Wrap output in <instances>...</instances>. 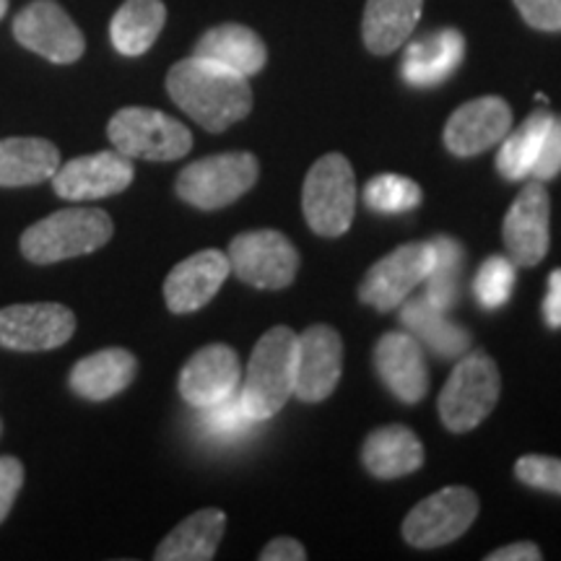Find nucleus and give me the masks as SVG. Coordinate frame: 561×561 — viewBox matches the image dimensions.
I'll return each instance as SVG.
<instances>
[{
    "instance_id": "f257e3e1",
    "label": "nucleus",
    "mask_w": 561,
    "mask_h": 561,
    "mask_svg": "<svg viewBox=\"0 0 561 561\" xmlns=\"http://www.w3.org/2000/svg\"><path fill=\"white\" fill-rule=\"evenodd\" d=\"M167 91L182 112L210 133L231 128L252 110V89L244 76L195 55L172 66Z\"/></svg>"
},
{
    "instance_id": "f03ea898",
    "label": "nucleus",
    "mask_w": 561,
    "mask_h": 561,
    "mask_svg": "<svg viewBox=\"0 0 561 561\" xmlns=\"http://www.w3.org/2000/svg\"><path fill=\"white\" fill-rule=\"evenodd\" d=\"M294 377H297V333L286 325L271 328L255 343L248 377L240 388L250 416L255 421L276 416L294 396Z\"/></svg>"
},
{
    "instance_id": "7ed1b4c3",
    "label": "nucleus",
    "mask_w": 561,
    "mask_h": 561,
    "mask_svg": "<svg viewBox=\"0 0 561 561\" xmlns=\"http://www.w3.org/2000/svg\"><path fill=\"white\" fill-rule=\"evenodd\" d=\"M112 219L100 208H66L21 234L19 248L30 263L50 265L89 255L112 240Z\"/></svg>"
},
{
    "instance_id": "20e7f679",
    "label": "nucleus",
    "mask_w": 561,
    "mask_h": 561,
    "mask_svg": "<svg viewBox=\"0 0 561 561\" xmlns=\"http://www.w3.org/2000/svg\"><path fill=\"white\" fill-rule=\"evenodd\" d=\"M500 390V369L489 354L471 351L468 356H460L439 392L437 409L442 424L455 434L476 430L494 411Z\"/></svg>"
},
{
    "instance_id": "39448f33",
    "label": "nucleus",
    "mask_w": 561,
    "mask_h": 561,
    "mask_svg": "<svg viewBox=\"0 0 561 561\" xmlns=\"http://www.w3.org/2000/svg\"><path fill=\"white\" fill-rule=\"evenodd\" d=\"M301 208L314 234L328 240L346 234L356 210V178L343 153H325L314 161L301 191Z\"/></svg>"
},
{
    "instance_id": "423d86ee",
    "label": "nucleus",
    "mask_w": 561,
    "mask_h": 561,
    "mask_svg": "<svg viewBox=\"0 0 561 561\" xmlns=\"http://www.w3.org/2000/svg\"><path fill=\"white\" fill-rule=\"evenodd\" d=\"M107 136L128 159L174 161L193 149V133L180 121L149 107H125L112 117Z\"/></svg>"
},
{
    "instance_id": "0eeeda50",
    "label": "nucleus",
    "mask_w": 561,
    "mask_h": 561,
    "mask_svg": "<svg viewBox=\"0 0 561 561\" xmlns=\"http://www.w3.org/2000/svg\"><path fill=\"white\" fill-rule=\"evenodd\" d=\"M261 167L248 151L216 153L187 164L178 178V195L201 210H216L240 201L257 182Z\"/></svg>"
},
{
    "instance_id": "6e6552de",
    "label": "nucleus",
    "mask_w": 561,
    "mask_h": 561,
    "mask_svg": "<svg viewBox=\"0 0 561 561\" xmlns=\"http://www.w3.org/2000/svg\"><path fill=\"white\" fill-rule=\"evenodd\" d=\"M227 257L234 276L255 289H284L299 271L297 248L289 237L273 229L244 231L234 237Z\"/></svg>"
},
{
    "instance_id": "1a4fd4ad",
    "label": "nucleus",
    "mask_w": 561,
    "mask_h": 561,
    "mask_svg": "<svg viewBox=\"0 0 561 561\" xmlns=\"http://www.w3.org/2000/svg\"><path fill=\"white\" fill-rule=\"evenodd\" d=\"M479 515V496L466 486H447L426 496L409 512L403 538L416 549H439L471 528Z\"/></svg>"
},
{
    "instance_id": "9d476101",
    "label": "nucleus",
    "mask_w": 561,
    "mask_h": 561,
    "mask_svg": "<svg viewBox=\"0 0 561 561\" xmlns=\"http://www.w3.org/2000/svg\"><path fill=\"white\" fill-rule=\"evenodd\" d=\"M432 268V244L409 242L377 261L364 276L359 299L380 312L398 310L409 294L421 286Z\"/></svg>"
},
{
    "instance_id": "9b49d317",
    "label": "nucleus",
    "mask_w": 561,
    "mask_h": 561,
    "mask_svg": "<svg viewBox=\"0 0 561 561\" xmlns=\"http://www.w3.org/2000/svg\"><path fill=\"white\" fill-rule=\"evenodd\" d=\"M551 198L541 180H530L512 203L502 224L504 248L510 261L533 268L549 255L551 248Z\"/></svg>"
},
{
    "instance_id": "f8f14e48",
    "label": "nucleus",
    "mask_w": 561,
    "mask_h": 561,
    "mask_svg": "<svg viewBox=\"0 0 561 561\" xmlns=\"http://www.w3.org/2000/svg\"><path fill=\"white\" fill-rule=\"evenodd\" d=\"M13 37L26 50L42 55V58L60 62H76L87 50V42L76 21L62 11L55 0H34L13 21Z\"/></svg>"
},
{
    "instance_id": "ddd939ff",
    "label": "nucleus",
    "mask_w": 561,
    "mask_h": 561,
    "mask_svg": "<svg viewBox=\"0 0 561 561\" xmlns=\"http://www.w3.org/2000/svg\"><path fill=\"white\" fill-rule=\"evenodd\" d=\"M76 333V314L55 301L11 305L0 310V346L11 351H50Z\"/></svg>"
},
{
    "instance_id": "4468645a",
    "label": "nucleus",
    "mask_w": 561,
    "mask_h": 561,
    "mask_svg": "<svg viewBox=\"0 0 561 561\" xmlns=\"http://www.w3.org/2000/svg\"><path fill=\"white\" fill-rule=\"evenodd\" d=\"M133 178V159L121 151H100L58 167L53 174V187L66 201H96L123 193L130 187Z\"/></svg>"
},
{
    "instance_id": "2eb2a0df",
    "label": "nucleus",
    "mask_w": 561,
    "mask_h": 561,
    "mask_svg": "<svg viewBox=\"0 0 561 561\" xmlns=\"http://www.w3.org/2000/svg\"><path fill=\"white\" fill-rule=\"evenodd\" d=\"M343 371V341L328 325H312L297 335V377L294 396L305 403H320L333 396Z\"/></svg>"
},
{
    "instance_id": "dca6fc26",
    "label": "nucleus",
    "mask_w": 561,
    "mask_h": 561,
    "mask_svg": "<svg viewBox=\"0 0 561 561\" xmlns=\"http://www.w3.org/2000/svg\"><path fill=\"white\" fill-rule=\"evenodd\" d=\"M242 385V364L234 348L224 343L195 351L180 371V396L193 409H208V405L224 401Z\"/></svg>"
},
{
    "instance_id": "f3484780",
    "label": "nucleus",
    "mask_w": 561,
    "mask_h": 561,
    "mask_svg": "<svg viewBox=\"0 0 561 561\" xmlns=\"http://www.w3.org/2000/svg\"><path fill=\"white\" fill-rule=\"evenodd\" d=\"M512 130V110L502 96L466 102L445 125V146L455 157H479Z\"/></svg>"
},
{
    "instance_id": "a211bd4d",
    "label": "nucleus",
    "mask_w": 561,
    "mask_h": 561,
    "mask_svg": "<svg viewBox=\"0 0 561 561\" xmlns=\"http://www.w3.org/2000/svg\"><path fill=\"white\" fill-rule=\"evenodd\" d=\"M375 369L392 396L405 405L424 401L430 392V367L424 348L405 331L385 333L375 346Z\"/></svg>"
},
{
    "instance_id": "6ab92c4d",
    "label": "nucleus",
    "mask_w": 561,
    "mask_h": 561,
    "mask_svg": "<svg viewBox=\"0 0 561 561\" xmlns=\"http://www.w3.org/2000/svg\"><path fill=\"white\" fill-rule=\"evenodd\" d=\"M229 257L219 250H203L185 257L164 280V299L170 312L187 314L206 307L229 278Z\"/></svg>"
},
{
    "instance_id": "aec40b11",
    "label": "nucleus",
    "mask_w": 561,
    "mask_h": 561,
    "mask_svg": "<svg viewBox=\"0 0 561 561\" xmlns=\"http://www.w3.org/2000/svg\"><path fill=\"white\" fill-rule=\"evenodd\" d=\"M462 58H466L462 34L458 30H437L405 47L401 76L409 87L434 89L450 79Z\"/></svg>"
},
{
    "instance_id": "412c9836",
    "label": "nucleus",
    "mask_w": 561,
    "mask_h": 561,
    "mask_svg": "<svg viewBox=\"0 0 561 561\" xmlns=\"http://www.w3.org/2000/svg\"><path fill=\"white\" fill-rule=\"evenodd\" d=\"M138 362L125 348H104L87 356L70 369V390L83 401L100 403L123 392L136 377Z\"/></svg>"
},
{
    "instance_id": "4be33fe9",
    "label": "nucleus",
    "mask_w": 561,
    "mask_h": 561,
    "mask_svg": "<svg viewBox=\"0 0 561 561\" xmlns=\"http://www.w3.org/2000/svg\"><path fill=\"white\" fill-rule=\"evenodd\" d=\"M362 462L375 479H401L424 466V445L409 426H380L364 439Z\"/></svg>"
},
{
    "instance_id": "5701e85b",
    "label": "nucleus",
    "mask_w": 561,
    "mask_h": 561,
    "mask_svg": "<svg viewBox=\"0 0 561 561\" xmlns=\"http://www.w3.org/2000/svg\"><path fill=\"white\" fill-rule=\"evenodd\" d=\"M193 55L195 58L219 62V66L234 70V73L244 76V79L261 73L265 62H268L265 42L242 24H221L208 30L195 42Z\"/></svg>"
},
{
    "instance_id": "b1692460",
    "label": "nucleus",
    "mask_w": 561,
    "mask_h": 561,
    "mask_svg": "<svg viewBox=\"0 0 561 561\" xmlns=\"http://www.w3.org/2000/svg\"><path fill=\"white\" fill-rule=\"evenodd\" d=\"M424 0H367L362 37L369 53L390 55L409 42L416 30Z\"/></svg>"
},
{
    "instance_id": "393cba45",
    "label": "nucleus",
    "mask_w": 561,
    "mask_h": 561,
    "mask_svg": "<svg viewBox=\"0 0 561 561\" xmlns=\"http://www.w3.org/2000/svg\"><path fill=\"white\" fill-rule=\"evenodd\" d=\"M60 167L58 146L45 138L0 140V187L39 185Z\"/></svg>"
},
{
    "instance_id": "a878e982",
    "label": "nucleus",
    "mask_w": 561,
    "mask_h": 561,
    "mask_svg": "<svg viewBox=\"0 0 561 561\" xmlns=\"http://www.w3.org/2000/svg\"><path fill=\"white\" fill-rule=\"evenodd\" d=\"M227 515L221 510H198L195 515L182 520L164 541L159 543L153 559L157 561H208L216 557Z\"/></svg>"
},
{
    "instance_id": "bb28decb",
    "label": "nucleus",
    "mask_w": 561,
    "mask_h": 561,
    "mask_svg": "<svg viewBox=\"0 0 561 561\" xmlns=\"http://www.w3.org/2000/svg\"><path fill=\"white\" fill-rule=\"evenodd\" d=\"M403 328L416 339L421 346H426L432 354L442 359H458L462 351L471 346V333L466 328L455 325L445 318V310L430 305L424 297L409 299L401 305Z\"/></svg>"
},
{
    "instance_id": "cd10ccee",
    "label": "nucleus",
    "mask_w": 561,
    "mask_h": 561,
    "mask_svg": "<svg viewBox=\"0 0 561 561\" xmlns=\"http://www.w3.org/2000/svg\"><path fill=\"white\" fill-rule=\"evenodd\" d=\"M167 5L161 0H125L112 16L110 37L115 50L128 58L151 50V45L164 30Z\"/></svg>"
},
{
    "instance_id": "c85d7f7f",
    "label": "nucleus",
    "mask_w": 561,
    "mask_h": 561,
    "mask_svg": "<svg viewBox=\"0 0 561 561\" xmlns=\"http://www.w3.org/2000/svg\"><path fill=\"white\" fill-rule=\"evenodd\" d=\"M551 117L553 112L536 110L520 128L502 138V149L496 153V170H500L502 178L512 182L530 178L533 164H536L538 153H541V144L546 130H549Z\"/></svg>"
},
{
    "instance_id": "c756f323",
    "label": "nucleus",
    "mask_w": 561,
    "mask_h": 561,
    "mask_svg": "<svg viewBox=\"0 0 561 561\" xmlns=\"http://www.w3.org/2000/svg\"><path fill=\"white\" fill-rule=\"evenodd\" d=\"M432 244V268L426 276L424 299L437 310H453L455 301L460 297V276L462 263H466V252L460 242L453 237H434Z\"/></svg>"
},
{
    "instance_id": "7c9ffc66",
    "label": "nucleus",
    "mask_w": 561,
    "mask_h": 561,
    "mask_svg": "<svg viewBox=\"0 0 561 561\" xmlns=\"http://www.w3.org/2000/svg\"><path fill=\"white\" fill-rule=\"evenodd\" d=\"M421 198H424L421 187L403 174H377L364 185V203L385 216L409 214L421 206Z\"/></svg>"
},
{
    "instance_id": "2f4dec72",
    "label": "nucleus",
    "mask_w": 561,
    "mask_h": 561,
    "mask_svg": "<svg viewBox=\"0 0 561 561\" xmlns=\"http://www.w3.org/2000/svg\"><path fill=\"white\" fill-rule=\"evenodd\" d=\"M515 268L517 265L504 255H491L481 263L473 278V294L483 310H500L507 305L515 289Z\"/></svg>"
},
{
    "instance_id": "473e14b6",
    "label": "nucleus",
    "mask_w": 561,
    "mask_h": 561,
    "mask_svg": "<svg viewBox=\"0 0 561 561\" xmlns=\"http://www.w3.org/2000/svg\"><path fill=\"white\" fill-rule=\"evenodd\" d=\"M198 411H203V416H201L203 432H206L208 437H216V439H237V437H242V434L248 432L252 424H261V421L252 419L250 411L244 409L240 390L231 392V396L224 398V401L208 405V409H198Z\"/></svg>"
},
{
    "instance_id": "72a5a7b5",
    "label": "nucleus",
    "mask_w": 561,
    "mask_h": 561,
    "mask_svg": "<svg viewBox=\"0 0 561 561\" xmlns=\"http://www.w3.org/2000/svg\"><path fill=\"white\" fill-rule=\"evenodd\" d=\"M515 476L525 483V486L561 496V458L525 455V458L515 462Z\"/></svg>"
},
{
    "instance_id": "f704fd0d",
    "label": "nucleus",
    "mask_w": 561,
    "mask_h": 561,
    "mask_svg": "<svg viewBox=\"0 0 561 561\" xmlns=\"http://www.w3.org/2000/svg\"><path fill=\"white\" fill-rule=\"evenodd\" d=\"M561 172V115H553L549 123V130H546L541 153H538L536 164H533L530 178L549 182L559 178Z\"/></svg>"
},
{
    "instance_id": "c9c22d12",
    "label": "nucleus",
    "mask_w": 561,
    "mask_h": 561,
    "mask_svg": "<svg viewBox=\"0 0 561 561\" xmlns=\"http://www.w3.org/2000/svg\"><path fill=\"white\" fill-rule=\"evenodd\" d=\"M515 5L533 30L561 32V0H515Z\"/></svg>"
},
{
    "instance_id": "e433bc0d",
    "label": "nucleus",
    "mask_w": 561,
    "mask_h": 561,
    "mask_svg": "<svg viewBox=\"0 0 561 561\" xmlns=\"http://www.w3.org/2000/svg\"><path fill=\"white\" fill-rule=\"evenodd\" d=\"M21 486H24V466L13 455H3L0 458V523L9 517Z\"/></svg>"
},
{
    "instance_id": "4c0bfd02",
    "label": "nucleus",
    "mask_w": 561,
    "mask_h": 561,
    "mask_svg": "<svg viewBox=\"0 0 561 561\" xmlns=\"http://www.w3.org/2000/svg\"><path fill=\"white\" fill-rule=\"evenodd\" d=\"M305 559H307L305 546L294 541V538H276V541H271L261 553V561H305Z\"/></svg>"
},
{
    "instance_id": "58836bf2",
    "label": "nucleus",
    "mask_w": 561,
    "mask_h": 561,
    "mask_svg": "<svg viewBox=\"0 0 561 561\" xmlns=\"http://www.w3.org/2000/svg\"><path fill=\"white\" fill-rule=\"evenodd\" d=\"M543 318H546V325L553 328H561V268L551 271L549 276V294H546L543 299Z\"/></svg>"
},
{
    "instance_id": "ea45409f",
    "label": "nucleus",
    "mask_w": 561,
    "mask_h": 561,
    "mask_svg": "<svg viewBox=\"0 0 561 561\" xmlns=\"http://www.w3.org/2000/svg\"><path fill=\"white\" fill-rule=\"evenodd\" d=\"M543 553L536 543H512L504 549L489 553L486 561H541Z\"/></svg>"
},
{
    "instance_id": "a19ab883",
    "label": "nucleus",
    "mask_w": 561,
    "mask_h": 561,
    "mask_svg": "<svg viewBox=\"0 0 561 561\" xmlns=\"http://www.w3.org/2000/svg\"><path fill=\"white\" fill-rule=\"evenodd\" d=\"M5 11H9V0H0V19L5 16Z\"/></svg>"
},
{
    "instance_id": "79ce46f5",
    "label": "nucleus",
    "mask_w": 561,
    "mask_h": 561,
    "mask_svg": "<svg viewBox=\"0 0 561 561\" xmlns=\"http://www.w3.org/2000/svg\"><path fill=\"white\" fill-rule=\"evenodd\" d=\"M0 432H3V424H0Z\"/></svg>"
}]
</instances>
